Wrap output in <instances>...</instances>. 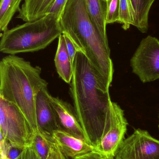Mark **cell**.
Here are the masks:
<instances>
[{
    "label": "cell",
    "instance_id": "30bf717a",
    "mask_svg": "<svg viewBox=\"0 0 159 159\" xmlns=\"http://www.w3.org/2000/svg\"><path fill=\"white\" fill-rule=\"evenodd\" d=\"M47 88L41 90L36 97L35 114L38 131L49 137H52L55 131L59 130L54 110L49 102Z\"/></svg>",
    "mask_w": 159,
    "mask_h": 159
},
{
    "label": "cell",
    "instance_id": "2e32d148",
    "mask_svg": "<svg viewBox=\"0 0 159 159\" xmlns=\"http://www.w3.org/2000/svg\"><path fill=\"white\" fill-rule=\"evenodd\" d=\"M23 0H1L0 2V30L4 32L7 29L15 14L19 11Z\"/></svg>",
    "mask_w": 159,
    "mask_h": 159
},
{
    "label": "cell",
    "instance_id": "d6986e66",
    "mask_svg": "<svg viewBox=\"0 0 159 159\" xmlns=\"http://www.w3.org/2000/svg\"><path fill=\"white\" fill-rule=\"evenodd\" d=\"M119 2L120 0L107 1L105 21L106 24L119 22Z\"/></svg>",
    "mask_w": 159,
    "mask_h": 159
},
{
    "label": "cell",
    "instance_id": "8992f818",
    "mask_svg": "<svg viewBox=\"0 0 159 159\" xmlns=\"http://www.w3.org/2000/svg\"><path fill=\"white\" fill-rule=\"evenodd\" d=\"M133 72L145 83L159 79V40L148 35L141 41L131 59Z\"/></svg>",
    "mask_w": 159,
    "mask_h": 159
},
{
    "label": "cell",
    "instance_id": "9a60e30c",
    "mask_svg": "<svg viewBox=\"0 0 159 159\" xmlns=\"http://www.w3.org/2000/svg\"><path fill=\"white\" fill-rule=\"evenodd\" d=\"M88 14L95 27L104 36L106 33L107 2L104 0H84Z\"/></svg>",
    "mask_w": 159,
    "mask_h": 159
},
{
    "label": "cell",
    "instance_id": "ffe728a7",
    "mask_svg": "<svg viewBox=\"0 0 159 159\" xmlns=\"http://www.w3.org/2000/svg\"><path fill=\"white\" fill-rule=\"evenodd\" d=\"M68 1V0H55L47 14L54 15L59 19Z\"/></svg>",
    "mask_w": 159,
    "mask_h": 159
},
{
    "label": "cell",
    "instance_id": "cb8c5ba5",
    "mask_svg": "<svg viewBox=\"0 0 159 159\" xmlns=\"http://www.w3.org/2000/svg\"><path fill=\"white\" fill-rule=\"evenodd\" d=\"M22 154L23 159H34V151L32 145L25 147Z\"/></svg>",
    "mask_w": 159,
    "mask_h": 159
},
{
    "label": "cell",
    "instance_id": "f546056e",
    "mask_svg": "<svg viewBox=\"0 0 159 159\" xmlns=\"http://www.w3.org/2000/svg\"><path fill=\"white\" fill-rule=\"evenodd\" d=\"M1 159H8L6 157H1Z\"/></svg>",
    "mask_w": 159,
    "mask_h": 159
},
{
    "label": "cell",
    "instance_id": "277c9868",
    "mask_svg": "<svg viewBox=\"0 0 159 159\" xmlns=\"http://www.w3.org/2000/svg\"><path fill=\"white\" fill-rule=\"evenodd\" d=\"M63 34L59 19L51 14L34 21L26 22L1 35L0 51L16 55L44 49Z\"/></svg>",
    "mask_w": 159,
    "mask_h": 159
},
{
    "label": "cell",
    "instance_id": "4316f807",
    "mask_svg": "<svg viewBox=\"0 0 159 159\" xmlns=\"http://www.w3.org/2000/svg\"><path fill=\"white\" fill-rule=\"evenodd\" d=\"M101 154V155L102 159H115V157H114V156Z\"/></svg>",
    "mask_w": 159,
    "mask_h": 159
},
{
    "label": "cell",
    "instance_id": "5bb4252c",
    "mask_svg": "<svg viewBox=\"0 0 159 159\" xmlns=\"http://www.w3.org/2000/svg\"><path fill=\"white\" fill-rule=\"evenodd\" d=\"M156 0H129L133 23L140 32L145 33L148 30L150 9Z\"/></svg>",
    "mask_w": 159,
    "mask_h": 159
},
{
    "label": "cell",
    "instance_id": "ac0fdd59",
    "mask_svg": "<svg viewBox=\"0 0 159 159\" xmlns=\"http://www.w3.org/2000/svg\"><path fill=\"white\" fill-rule=\"evenodd\" d=\"M119 23L122 24V28L125 30H129L131 25H133V20L129 0H120Z\"/></svg>",
    "mask_w": 159,
    "mask_h": 159
},
{
    "label": "cell",
    "instance_id": "52a82bcc",
    "mask_svg": "<svg viewBox=\"0 0 159 159\" xmlns=\"http://www.w3.org/2000/svg\"><path fill=\"white\" fill-rule=\"evenodd\" d=\"M115 159H159V141L147 131L135 129L122 142Z\"/></svg>",
    "mask_w": 159,
    "mask_h": 159
},
{
    "label": "cell",
    "instance_id": "4fadbf2b",
    "mask_svg": "<svg viewBox=\"0 0 159 159\" xmlns=\"http://www.w3.org/2000/svg\"><path fill=\"white\" fill-rule=\"evenodd\" d=\"M54 61L59 76L64 82L70 84L72 78L73 64L67 51L65 39L63 34L58 38Z\"/></svg>",
    "mask_w": 159,
    "mask_h": 159
},
{
    "label": "cell",
    "instance_id": "8fae6325",
    "mask_svg": "<svg viewBox=\"0 0 159 159\" xmlns=\"http://www.w3.org/2000/svg\"><path fill=\"white\" fill-rule=\"evenodd\" d=\"M52 138L62 152L72 159L95 150V148L84 139L76 137L63 130L55 131L52 134Z\"/></svg>",
    "mask_w": 159,
    "mask_h": 159
},
{
    "label": "cell",
    "instance_id": "3957f363",
    "mask_svg": "<svg viewBox=\"0 0 159 159\" xmlns=\"http://www.w3.org/2000/svg\"><path fill=\"white\" fill-rule=\"evenodd\" d=\"M42 69L16 55H8L0 62V98L17 107L34 133L38 131L35 114L36 97L48 83L41 76Z\"/></svg>",
    "mask_w": 159,
    "mask_h": 159
},
{
    "label": "cell",
    "instance_id": "7402d4cb",
    "mask_svg": "<svg viewBox=\"0 0 159 159\" xmlns=\"http://www.w3.org/2000/svg\"><path fill=\"white\" fill-rule=\"evenodd\" d=\"M24 148L13 146L10 145L7 152L6 157L8 159H17Z\"/></svg>",
    "mask_w": 159,
    "mask_h": 159
},
{
    "label": "cell",
    "instance_id": "e0dca14e",
    "mask_svg": "<svg viewBox=\"0 0 159 159\" xmlns=\"http://www.w3.org/2000/svg\"><path fill=\"white\" fill-rule=\"evenodd\" d=\"M52 141V137H48L39 131L35 134L31 145L40 159L48 158Z\"/></svg>",
    "mask_w": 159,
    "mask_h": 159
},
{
    "label": "cell",
    "instance_id": "1f68e13d",
    "mask_svg": "<svg viewBox=\"0 0 159 159\" xmlns=\"http://www.w3.org/2000/svg\"><path fill=\"white\" fill-rule=\"evenodd\" d=\"M158 127H159V124H158Z\"/></svg>",
    "mask_w": 159,
    "mask_h": 159
},
{
    "label": "cell",
    "instance_id": "44dd1931",
    "mask_svg": "<svg viewBox=\"0 0 159 159\" xmlns=\"http://www.w3.org/2000/svg\"><path fill=\"white\" fill-rule=\"evenodd\" d=\"M64 39H65V43H66V48H67V51L69 53V56H70V59L72 63H73L74 59L75 58L76 54L77 53L78 50H77L74 44L71 39L68 37L66 34H63Z\"/></svg>",
    "mask_w": 159,
    "mask_h": 159
},
{
    "label": "cell",
    "instance_id": "484cf974",
    "mask_svg": "<svg viewBox=\"0 0 159 159\" xmlns=\"http://www.w3.org/2000/svg\"><path fill=\"white\" fill-rule=\"evenodd\" d=\"M56 148H57V152H58L59 159H71L69 157L66 156L64 153H63L61 150L57 146V145H56Z\"/></svg>",
    "mask_w": 159,
    "mask_h": 159
},
{
    "label": "cell",
    "instance_id": "ba28073f",
    "mask_svg": "<svg viewBox=\"0 0 159 159\" xmlns=\"http://www.w3.org/2000/svg\"><path fill=\"white\" fill-rule=\"evenodd\" d=\"M128 122L123 109L116 103L113 124L95 150L103 155L115 157L127 131Z\"/></svg>",
    "mask_w": 159,
    "mask_h": 159
},
{
    "label": "cell",
    "instance_id": "7c38bea8",
    "mask_svg": "<svg viewBox=\"0 0 159 159\" xmlns=\"http://www.w3.org/2000/svg\"><path fill=\"white\" fill-rule=\"evenodd\" d=\"M55 0H24L16 18L24 22L34 21L47 15Z\"/></svg>",
    "mask_w": 159,
    "mask_h": 159
},
{
    "label": "cell",
    "instance_id": "d4e9b609",
    "mask_svg": "<svg viewBox=\"0 0 159 159\" xmlns=\"http://www.w3.org/2000/svg\"><path fill=\"white\" fill-rule=\"evenodd\" d=\"M47 159H59L56 145L53 141L51 142L50 151L48 157Z\"/></svg>",
    "mask_w": 159,
    "mask_h": 159
},
{
    "label": "cell",
    "instance_id": "f1b7e54d",
    "mask_svg": "<svg viewBox=\"0 0 159 159\" xmlns=\"http://www.w3.org/2000/svg\"><path fill=\"white\" fill-rule=\"evenodd\" d=\"M17 159H23V157H22V153H21V154L20 156H19V157Z\"/></svg>",
    "mask_w": 159,
    "mask_h": 159
},
{
    "label": "cell",
    "instance_id": "6da1fadb",
    "mask_svg": "<svg viewBox=\"0 0 159 159\" xmlns=\"http://www.w3.org/2000/svg\"><path fill=\"white\" fill-rule=\"evenodd\" d=\"M70 92L85 140L95 149L113 124L115 102L109 93L102 89L89 61L80 51L74 59Z\"/></svg>",
    "mask_w": 159,
    "mask_h": 159
},
{
    "label": "cell",
    "instance_id": "4dcf8cb0",
    "mask_svg": "<svg viewBox=\"0 0 159 159\" xmlns=\"http://www.w3.org/2000/svg\"><path fill=\"white\" fill-rule=\"evenodd\" d=\"M104 1H105V2H107V1H109V0H104Z\"/></svg>",
    "mask_w": 159,
    "mask_h": 159
},
{
    "label": "cell",
    "instance_id": "603a6c76",
    "mask_svg": "<svg viewBox=\"0 0 159 159\" xmlns=\"http://www.w3.org/2000/svg\"><path fill=\"white\" fill-rule=\"evenodd\" d=\"M74 159H102V157L101 155L99 152L93 150Z\"/></svg>",
    "mask_w": 159,
    "mask_h": 159
},
{
    "label": "cell",
    "instance_id": "83f0119b",
    "mask_svg": "<svg viewBox=\"0 0 159 159\" xmlns=\"http://www.w3.org/2000/svg\"><path fill=\"white\" fill-rule=\"evenodd\" d=\"M34 159H41L39 158V157H38V155L35 153V152L34 151Z\"/></svg>",
    "mask_w": 159,
    "mask_h": 159
},
{
    "label": "cell",
    "instance_id": "9c48e42d",
    "mask_svg": "<svg viewBox=\"0 0 159 159\" xmlns=\"http://www.w3.org/2000/svg\"><path fill=\"white\" fill-rule=\"evenodd\" d=\"M49 99L59 130L65 131L76 137L85 140L84 131L79 123L74 106L68 102L50 94Z\"/></svg>",
    "mask_w": 159,
    "mask_h": 159
},
{
    "label": "cell",
    "instance_id": "7a4b0ae2",
    "mask_svg": "<svg viewBox=\"0 0 159 159\" xmlns=\"http://www.w3.org/2000/svg\"><path fill=\"white\" fill-rule=\"evenodd\" d=\"M59 20L63 34L86 56L102 89L109 93L114 68L108 38L93 24L84 0H68Z\"/></svg>",
    "mask_w": 159,
    "mask_h": 159
},
{
    "label": "cell",
    "instance_id": "5b68a950",
    "mask_svg": "<svg viewBox=\"0 0 159 159\" xmlns=\"http://www.w3.org/2000/svg\"><path fill=\"white\" fill-rule=\"evenodd\" d=\"M0 133L12 146L24 148L31 145L34 133L20 109L0 98Z\"/></svg>",
    "mask_w": 159,
    "mask_h": 159
}]
</instances>
